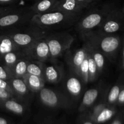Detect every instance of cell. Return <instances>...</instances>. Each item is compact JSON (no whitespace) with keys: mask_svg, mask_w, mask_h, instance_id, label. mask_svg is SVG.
Listing matches in <instances>:
<instances>
[{"mask_svg":"<svg viewBox=\"0 0 124 124\" xmlns=\"http://www.w3.org/2000/svg\"><path fill=\"white\" fill-rule=\"evenodd\" d=\"M20 0H0L1 6H9L17 5Z\"/></svg>","mask_w":124,"mask_h":124,"instance_id":"31","label":"cell"},{"mask_svg":"<svg viewBox=\"0 0 124 124\" xmlns=\"http://www.w3.org/2000/svg\"><path fill=\"white\" fill-rule=\"evenodd\" d=\"M31 6V10L35 15L44 14L54 10L58 0H33Z\"/></svg>","mask_w":124,"mask_h":124,"instance_id":"20","label":"cell"},{"mask_svg":"<svg viewBox=\"0 0 124 124\" xmlns=\"http://www.w3.org/2000/svg\"><path fill=\"white\" fill-rule=\"evenodd\" d=\"M46 39L50 49L49 61L53 62L70 49L75 37L66 30L50 31L46 36Z\"/></svg>","mask_w":124,"mask_h":124,"instance_id":"6","label":"cell"},{"mask_svg":"<svg viewBox=\"0 0 124 124\" xmlns=\"http://www.w3.org/2000/svg\"><path fill=\"white\" fill-rule=\"evenodd\" d=\"M79 76L85 84L88 83V62L87 55L81 64L79 71Z\"/></svg>","mask_w":124,"mask_h":124,"instance_id":"27","label":"cell"},{"mask_svg":"<svg viewBox=\"0 0 124 124\" xmlns=\"http://www.w3.org/2000/svg\"><path fill=\"white\" fill-rule=\"evenodd\" d=\"M121 10H122V13H123V14L124 15V7H122V9H121Z\"/></svg>","mask_w":124,"mask_h":124,"instance_id":"39","label":"cell"},{"mask_svg":"<svg viewBox=\"0 0 124 124\" xmlns=\"http://www.w3.org/2000/svg\"><path fill=\"white\" fill-rule=\"evenodd\" d=\"M34 15L30 6H12L6 13L0 16V31L29 24Z\"/></svg>","mask_w":124,"mask_h":124,"instance_id":"4","label":"cell"},{"mask_svg":"<svg viewBox=\"0 0 124 124\" xmlns=\"http://www.w3.org/2000/svg\"><path fill=\"white\" fill-rule=\"evenodd\" d=\"M92 6L76 0H58L53 10L62 11L70 15L81 17Z\"/></svg>","mask_w":124,"mask_h":124,"instance_id":"11","label":"cell"},{"mask_svg":"<svg viewBox=\"0 0 124 124\" xmlns=\"http://www.w3.org/2000/svg\"><path fill=\"white\" fill-rule=\"evenodd\" d=\"M23 79L32 93H38L41 88L45 87L46 82L44 80L35 75L27 73Z\"/></svg>","mask_w":124,"mask_h":124,"instance_id":"22","label":"cell"},{"mask_svg":"<svg viewBox=\"0 0 124 124\" xmlns=\"http://www.w3.org/2000/svg\"><path fill=\"white\" fill-rule=\"evenodd\" d=\"M124 88V71H122L116 82L108 87L106 94V102L110 105H115L120 92Z\"/></svg>","mask_w":124,"mask_h":124,"instance_id":"16","label":"cell"},{"mask_svg":"<svg viewBox=\"0 0 124 124\" xmlns=\"http://www.w3.org/2000/svg\"><path fill=\"white\" fill-rule=\"evenodd\" d=\"M0 88H2V89H4V90H6V91H7L8 92H9L10 94H12V95L14 96L15 97L16 99H18V98L16 97V96L15 95L14 93H13V90H12V87H11L10 84V82L8 81L2 79H0Z\"/></svg>","mask_w":124,"mask_h":124,"instance_id":"29","label":"cell"},{"mask_svg":"<svg viewBox=\"0 0 124 124\" xmlns=\"http://www.w3.org/2000/svg\"><path fill=\"white\" fill-rule=\"evenodd\" d=\"M50 31L44 30L30 22L19 27L0 31L9 36L16 46L24 53L36 41L45 38Z\"/></svg>","mask_w":124,"mask_h":124,"instance_id":"2","label":"cell"},{"mask_svg":"<svg viewBox=\"0 0 124 124\" xmlns=\"http://www.w3.org/2000/svg\"><path fill=\"white\" fill-rule=\"evenodd\" d=\"M124 30V15L122 10L111 6L100 25L93 31L100 34H115Z\"/></svg>","mask_w":124,"mask_h":124,"instance_id":"8","label":"cell"},{"mask_svg":"<svg viewBox=\"0 0 124 124\" xmlns=\"http://www.w3.org/2000/svg\"><path fill=\"white\" fill-rule=\"evenodd\" d=\"M46 62L29 59L27 65V73L35 75L44 80V71ZM45 81V80H44Z\"/></svg>","mask_w":124,"mask_h":124,"instance_id":"25","label":"cell"},{"mask_svg":"<svg viewBox=\"0 0 124 124\" xmlns=\"http://www.w3.org/2000/svg\"></svg>","mask_w":124,"mask_h":124,"instance_id":"42","label":"cell"},{"mask_svg":"<svg viewBox=\"0 0 124 124\" xmlns=\"http://www.w3.org/2000/svg\"><path fill=\"white\" fill-rule=\"evenodd\" d=\"M12 89L18 99L24 102L28 101L32 92L27 85L24 79L20 78H12L8 80Z\"/></svg>","mask_w":124,"mask_h":124,"instance_id":"15","label":"cell"},{"mask_svg":"<svg viewBox=\"0 0 124 124\" xmlns=\"http://www.w3.org/2000/svg\"><path fill=\"white\" fill-rule=\"evenodd\" d=\"M12 78H13V76L10 70L2 63L0 62V79L8 81Z\"/></svg>","mask_w":124,"mask_h":124,"instance_id":"28","label":"cell"},{"mask_svg":"<svg viewBox=\"0 0 124 124\" xmlns=\"http://www.w3.org/2000/svg\"><path fill=\"white\" fill-rule=\"evenodd\" d=\"M0 124H8V122L6 119L0 117Z\"/></svg>","mask_w":124,"mask_h":124,"instance_id":"37","label":"cell"},{"mask_svg":"<svg viewBox=\"0 0 124 124\" xmlns=\"http://www.w3.org/2000/svg\"><path fill=\"white\" fill-rule=\"evenodd\" d=\"M27 1H31V0H27Z\"/></svg>","mask_w":124,"mask_h":124,"instance_id":"41","label":"cell"},{"mask_svg":"<svg viewBox=\"0 0 124 124\" xmlns=\"http://www.w3.org/2000/svg\"><path fill=\"white\" fill-rule=\"evenodd\" d=\"M121 69L122 71H124V41L122 40V47H121Z\"/></svg>","mask_w":124,"mask_h":124,"instance_id":"33","label":"cell"},{"mask_svg":"<svg viewBox=\"0 0 124 124\" xmlns=\"http://www.w3.org/2000/svg\"><path fill=\"white\" fill-rule=\"evenodd\" d=\"M116 112L117 110L115 105H107L90 118L93 122L102 124L111 119L116 115Z\"/></svg>","mask_w":124,"mask_h":124,"instance_id":"19","label":"cell"},{"mask_svg":"<svg viewBox=\"0 0 124 124\" xmlns=\"http://www.w3.org/2000/svg\"><path fill=\"white\" fill-rule=\"evenodd\" d=\"M18 50H21L9 36L0 33V59L6 53Z\"/></svg>","mask_w":124,"mask_h":124,"instance_id":"23","label":"cell"},{"mask_svg":"<svg viewBox=\"0 0 124 124\" xmlns=\"http://www.w3.org/2000/svg\"><path fill=\"white\" fill-rule=\"evenodd\" d=\"M64 93L73 102H78L83 95L84 83L79 76L69 70L65 73L62 81Z\"/></svg>","mask_w":124,"mask_h":124,"instance_id":"9","label":"cell"},{"mask_svg":"<svg viewBox=\"0 0 124 124\" xmlns=\"http://www.w3.org/2000/svg\"><path fill=\"white\" fill-rule=\"evenodd\" d=\"M25 55L21 50H13L6 53L0 59V62L7 67L10 70L19 59L25 58Z\"/></svg>","mask_w":124,"mask_h":124,"instance_id":"21","label":"cell"},{"mask_svg":"<svg viewBox=\"0 0 124 124\" xmlns=\"http://www.w3.org/2000/svg\"><path fill=\"white\" fill-rule=\"evenodd\" d=\"M38 93L40 102L47 107L69 108L73 105V101L65 93L58 90L44 87Z\"/></svg>","mask_w":124,"mask_h":124,"instance_id":"7","label":"cell"},{"mask_svg":"<svg viewBox=\"0 0 124 124\" xmlns=\"http://www.w3.org/2000/svg\"><path fill=\"white\" fill-rule=\"evenodd\" d=\"M12 6H0V16L4 14L10 9Z\"/></svg>","mask_w":124,"mask_h":124,"instance_id":"36","label":"cell"},{"mask_svg":"<svg viewBox=\"0 0 124 124\" xmlns=\"http://www.w3.org/2000/svg\"><path fill=\"white\" fill-rule=\"evenodd\" d=\"M84 42L87 44L88 49L90 51L95 61L96 64L97 68H98V71L99 73V76L102 75V73L104 71V69L105 66V60H106V57L98 49V47L90 41L87 40H83Z\"/></svg>","mask_w":124,"mask_h":124,"instance_id":"18","label":"cell"},{"mask_svg":"<svg viewBox=\"0 0 124 124\" xmlns=\"http://www.w3.org/2000/svg\"><path fill=\"white\" fill-rule=\"evenodd\" d=\"M29 59L26 57L19 59L10 69L13 78H23L27 73V65Z\"/></svg>","mask_w":124,"mask_h":124,"instance_id":"24","label":"cell"},{"mask_svg":"<svg viewBox=\"0 0 124 124\" xmlns=\"http://www.w3.org/2000/svg\"><path fill=\"white\" fill-rule=\"evenodd\" d=\"M111 6L106 4L100 7L88 8L75 24L74 27L76 31L81 36L95 30L105 18Z\"/></svg>","mask_w":124,"mask_h":124,"instance_id":"5","label":"cell"},{"mask_svg":"<svg viewBox=\"0 0 124 124\" xmlns=\"http://www.w3.org/2000/svg\"><path fill=\"white\" fill-rule=\"evenodd\" d=\"M80 17L60 10H53L44 14L35 15L31 22L47 31H59L75 26Z\"/></svg>","mask_w":124,"mask_h":124,"instance_id":"1","label":"cell"},{"mask_svg":"<svg viewBox=\"0 0 124 124\" xmlns=\"http://www.w3.org/2000/svg\"><path fill=\"white\" fill-rule=\"evenodd\" d=\"M65 74L64 66L57 64V61L52 62L50 65L45 64L44 76L46 83L47 82L52 84L59 83L62 81Z\"/></svg>","mask_w":124,"mask_h":124,"instance_id":"14","label":"cell"},{"mask_svg":"<svg viewBox=\"0 0 124 124\" xmlns=\"http://www.w3.org/2000/svg\"><path fill=\"white\" fill-rule=\"evenodd\" d=\"M123 41H124V38H123Z\"/></svg>","mask_w":124,"mask_h":124,"instance_id":"40","label":"cell"},{"mask_svg":"<svg viewBox=\"0 0 124 124\" xmlns=\"http://www.w3.org/2000/svg\"><path fill=\"white\" fill-rule=\"evenodd\" d=\"M76 1L82 2V3L86 4L87 5H89V6H93V5L96 2L97 0H76Z\"/></svg>","mask_w":124,"mask_h":124,"instance_id":"35","label":"cell"},{"mask_svg":"<svg viewBox=\"0 0 124 124\" xmlns=\"http://www.w3.org/2000/svg\"><path fill=\"white\" fill-rule=\"evenodd\" d=\"M111 124H123V121H122V115H119L117 117H116L115 119L113 121Z\"/></svg>","mask_w":124,"mask_h":124,"instance_id":"34","label":"cell"},{"mask_svg":"<svg viewBox=\"0 0 124 124\" xmlns=\"http://www.w3.org/2000/svg\"><path fill=\"white\" fill-rule=\"evenodd\" d=\"M82 124H93V122L90 119V121H85Z\"/></svg>","mask_w":124,"mask_h":124,"instance_id":"38","label":"cell"},{"mask_svg":"<svg viewBox=\"0 0 124 124\" xmlns=\"http://www.w3.org/2000/svg\"><path fill=\"white\" fill-rule=\"evenodd\" d=\"M80 36L82 40H87L94 44L110 60L116 59L122 47V39L117 33L100 34L91 31Z\"/></svg>","mask_w":124,"mask_h":124,"instance_id":"3","label":"cell"},{"mask_svg":"<svg viewBox=\"0 0 124 124\" xmlns=\"http://www.w3.org/2000/svg\"><path fill=\"white\" fill-rule=\"evenodd\" d=\"M87 56V49L85 44L81 48L71 52L68 50L65 52V60L69 70L79 76V71L81 64Z\"/></svg>","mask_w":124,"mask_h":124,"instance_id":"12","label":"cell"},{"mask_svg":"<svg viewBox=\"0 0 124 124\" xmlns=\"http://www.w3.org/2000/svg\"><path fill=\"white\" fill-rule=\"evenodd\" d=\"M84 44L87 49V55L88 62V82H93L96 81L100 76L99 75L96 64L92 56V53L85 42Z\"/></svg>","mask_w":124,"mask_h":124,"instance_id":"26","label":"cell"},{"mask_svg":"<svg viewBox=\"0 0 124 124\" xmlns=\"http://www.w3.org/2000/svg\"><path fill=\"white\" fill-rule=\"evenodd\" d=\"M10 98H15L16 99L14 96L12 95V94L6 91V90H4L2 88H0V101L5 100V99H10Z\"/></svg>","mask_w":124,"mask_h":124,"instance_id":"30","label":"cell"},{"mask_svg":"<svg viewBox=\"0 0 124 124\" xmlns=\"http://www.w3.org/2000/svg\"><path fill=\"white\" fill-rule=\"evenodd\" d=\"M105 88V86L100 84L85 91L82 96L79 111L80 112H85L90 110L99 99Z\"/></svg>","mask_w":124,"mask_h":124,"instance_id":"13","label":"cell"},{"mask_svg":"<svg viewBox=\"0 0 124 124\" xmlns=\"http://www.w3.org/2000/svg\"><path fill=\"white\" fill-rule=\"evenodd\" d=\"M0 107L18 115H23L26 109L25 102L15 98L0 101Z\"/></svg>","mask_w":124,"mask_h":124,"instance_id":"17","label":"cell"},{"mask_svg":"<svg viewBox=\"0 0 124 124\" xmlns=\"http://www.w3.org/2000/svg\"><path fill=\"white\" fill-rule=\"evenodd\" d=\"M25 57L29 59L46 62L50 59V49L46 37L36 41L24 52Z\"/></svg>","mask_w":124,"mask_h":124,"instance_id":"10","label":"cell"},{"mask_svg":"<svg viewBox=\"0 0 124 124\" xmlns=\"http://www.w3.org/2000/svg\"><path fill=\"white\" fill-rule=\"evenodd\" d=\"M115 105H118V106H124V88L120 92Z\"/></svg>","mask_w":124,"mask_h":124,"instance_id":"32","label":"cell"}]
</instances>
